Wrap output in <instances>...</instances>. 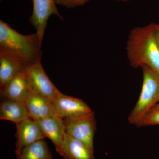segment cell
<instances>
[{
  "label": "cell",
  "instance_id": "obj_6",
  "mask_svg": "<svg viewBox=\"0 0 159 159\" xmlns=\"http://www.w3.org/2000/svg\"><path fill=\"white\" fill-rule=\"evenodd\" d=\"M33 9L29 22L36 30L39 43L42 46L48 20L51 16H57L62 20L55 0H32Z\"/></svg>",
  "mask_w": 159,
  "mask_h": 159
},
{
  "label": "cell",
  "instance_id": "obj_20",
  "mask_svg": "<svg viewBox=\"0 0 159 159\" xmlns=\"http://www.w3.org/2000/svg\"><path fill=\"white\" fill-rule=\"evenodd\" d=\"M2 1V0H1V1Z\"/></svg>",
  "mask_w": 159,
  "mask_h": 159
},
{
  "label": "cell",
  "instance_id": "obj_1",
  "mask_svg": "<svg viewBox=\"0 0 159 159\" xmlns=\"http://www.w3.org/2000/svg\"><path fill=\"white\" fill-rule=\"evenodd\" d=\"M129 64L135 68L147 66L159 74V46L153 23L131 30L126 47Z\"/></svg>",
  "mask_w": 159,
  "mask_h": 159
},
{
  "label": "cell",
  "instance_id": "obj_15",
  "mask_svg": "<svg viewBox=\"0 0 159 159\" xmlns=\"http://www.w3.org/2000/svg\"><path fill=\"white\" fill-rule=\"evenodd\" d=\"M16 159H53L45 141L39 140L25 147Z\"/></svg>",
  "mask_w": 159,
  "mask_h": 159
},
{
  "label": "cell",
  "instance_id": "obj_9",
  "mask_svg": "<svg viewBox=\"0 0 159 159\" xmlns=\"http://www.w3.org/2000/svg\"><path fill=\"white\" fill-rule=\"evenodd\" d=\"M46 138L54 144L56 152L62 155V146L66 134L64 120L55 114L47 118L36 120Z\"/></svg>",
  "mask_w": 159,
  "mask_h": 159
},
{
  "label": "cell",
  "instance_id": "obj_18",
  "mask_svg": "<svg viewBox=\"0 0 159 159\" xmlns=\"http://www.w3.org/2000/svg\"><path fill=\"white\" fill-rule=\"evenodd\" d=\"M153 30L159 46V25L153 24Z\"/></svg>",
  "mask_w": 159,
  "mask_h": 159
},
{
  "label": "cell",
  "instance_id": "obj_11",
  "mask_svg": "<svg viewBox=\"0 0 159 159\" xmlns=\"http://www.w3.org/2000/svg\"><path fill=\"white\" fill-rule=\"evenodd\" d=\"M31 91L26 70L10 80L0 89L1 95L5 99L25 102Z\"/></svg>",
  "mask_w": 159,
  "mask_h": 159
},
{
  "label": "cell",
  "instance_id": "obj_19",
  "mask_svg": "<svg viewBox=\"0 0 159 159\" xmlns=\"http://www.w3.org/2000/svg\"><path fill=\"white\" fill-rule=\"evenodd\" d=\"M116 1H123V2H127V1H129V0H116Z\"/></svg>",
  "mask_w": 159,
  "mask_h": 159
},
{
  "label": "cell",
  "instance_id": "obj_10",
  "mask_svg": "<svg viewBox=\"0 0 159 159\" xmlns=\"http://www.w3.org/2000/svg\"><path fill=\"white\" fill-rule=\"evenodd\" d=\"M28 65L11 52L0 48V89L18 74L26 70Z\"/></svg>",
  "mask_w": 159,
  "mask_h": 159
},
{
  "label": "cell",
  "instance_id": "obj_14",
  "mask_svg": "<svg viewBox=\"0 0 159 159\" xmlns=\"http://www.w3.org/2000/svg\"><path fill=\"white\" fill-rule=\"evenodd\" d=\"M30 118L25 103L21 101L6 99L0 105V119L16 124Z\"/></svg>",
  "mask_w": 159,
  "mask_h": 159
},
{
  "label": "cell",
  "instance_id": "obj_8",
  "mask_svg": "<svg viewBox=\"0 0 159 159\" xmlns=\"http://www.w3.org/2000/svg\"><path fill=\"white\" fill-rule=\"evenodd\" d=\"M15 152L17 157L22 150L30 144L46 138L36 120L29 118L16 124Z\"/></svg>",
  "mask_w": 159,
  "mask_h": 159
},
{
  "label": "cell",
  "instance_id": "obj_12",
  "mask_svg": "<svg viewBox=\"0 0 159 159\" xmlns=\"http://www.w3.org/2000/svg\"><path fill=\"white\" fill-rule=\"evenodd\" d=\"M61 156L65 159H95L94 149L66 133Z\"/></svg>",
  "mask_w": 159,
  "mask_h": 159
},
{
  "label": "cell",
  "instance_id": "obj_3",
  "mask_svg": "<svg viewBox=\"0 0 159 159\" xmlns=\"http://www.w3.org/2000/svg\"><path fill=\"white\" fill-rule=\"evenodd\" d=\"M141 68L143 80L141 93L128 118L129 124L138 127L148 112L159 102V74L147 66Z\"/></svg>",
  "mask_w": 159,
  "mask_h": 159
},
{
  "label": "cell",
  "instance_id": "obj_13",
  "mask_svg": "<svg viewBox=\"0 0 159 159\" xmlns=\"http://www.w3.org/2000/svg\"><path fill=\"white\" fill-rule=\"evenodd\" d=\"M25 102L29 117L33 120H40L55 114L51 101L31 89Z\"/></svg>",
  "mask_w": 159,
  "mask_h": 159
},
{
  "label": "cell",
  "instance_id": "obj_16",
  "mask_svg": "<svg viewBox=\"0 0 159 159\" xmlns=\"http://www.w3.org/2000/svg\"><path fill=\"white\" fill-rule=\"evenodd\" d=\"M155 125H159V102L148 112L138 127Z\"/></svg>",
  "mask_w": 159,
  "mask_h": 159
},
{
  "label": "cell",
  "instance_id": "obj_7",
  "mask_svg": "<svg viewBox=\"0 0 159 159\" xmlns=\"http://www.w3.org/2000/svg\"><path fill=\"white\" fill-rule=\"evenodd\" d=\"M54 113L63 119H72L85 116L93 111L81 99L64 95L57 96L52 102Z\"/></svg>",
  "mask_w": 159,
  "mask_h": 159
},
{
  "label": "cell",
  "instance_id": "obj_17",
  "mask_svg": "<svg viewBox=\"0 0 159 159\" xmlns=\"http://www.w3.org/2000/svg\"><path fill=\"white\" fill-rule=\"evenodd\" d=\"M56 4L68 9L84 6L90 0H55Z\"/></svg>",
  "mask_w": 159,
  "mask_h": 159
},
{
  "label": "cell",
  "instance_id": "obj_4",
  "mask_svg": "<svg viewBox=\"0 0 159 159\" xmlns=\"http://www.w3.org/2000/svg\"><path fill=\"white\" fill-rule=\"evenodd\" d=\"M64 122L67 134L94 149V138L97 129L94 111L82 116L65 119Z\"/></svg>",
  "mask_w": 159,
  "mask_h": 159
},
{
  "label": "cell",
  "instance_id": "obj_5",
  "mask_svg": "<svg viewBox=\"0 0 159 159\" xmlns=\"http://www.w3.org/2000/svg\"><path fill=\"white\" fill-rule=\"evenodd\" d=\"M31 89L52 102L60 94L43 68L41 61L28 65L26 69Z\"/></svg>",
  "mask_w": 159,
  "mask_h": 159
},
{
  "label": "cell",
  "instance_id": "obj_2",
  "mask_svg": "<svg viewBox=\"0 0 159 159\" xmlns=\"http://www.w3.org/2000/svg\"><path fill=\"white\" fill-rule=\"evenodd\" d=\"M41 47L36 33L24 35L0 21V48L15 54L28 65L41 61Z\"/></svg>",
  "mask_w": 159,
  "mask_h": 159
}]
</instances>
